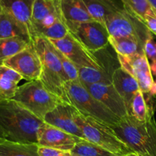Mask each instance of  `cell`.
Wrapping results in <instances>:
<instances>
[{"label": "cell", "mask_w": 156, "mask_h": 156, "mask_svg": "<svg viewBox=\"0 0 156 156\" xmlns=\"http://www.w3.org/2000/svg\"><path fill=\"white\" fill-rule=\"evenodd\" d=\"M1 63L12 68L27 82L37 80L41 77L42 65L33 41L25 49Z\"/></svg>", "instance_id": "9"}, {"label": "cell", "mask_w": 156, "mask_h": 156, "mask_svg": "<svg viewBox=\"0 0 156 156\" xmlns=\"http://www.w3.org/2000/svg\"><path fill=\"white\" fill-rule=\"evenodd\" d=\"M112 84L124 101L129 112L131 101L136 94L140 91L138 82L126 70L119 67L113 74Z\"/></svg>", "instance_id": "15"}, {"label": "cell", "mask_w": 156, "mask_h": 156, "mask_svg": "<svg viewBox=\"0 0 156 156\" xmlns=\"http://www.w3.org/2000/svg\"><path fill=\"white\" fill-rule=\"evenodd\" d=\"M12 100L19 103L42 120L49 112L61 101H63L50 92L39 79L18 86Z\"/></svg>", "instance_id": "6"}, {"label": "cell", "mask_w": 156, "mask_h": 156, "mask_svg": "<svg viewBox=\"0 0 156 156\" xmlns=\"http://www.w3.org/2000/svg\"><path fill=\"white\" fill-rule=\"evenodd\" d=\"M15 37L29 38L32 41L27 29L12 15L3 10L0 15V39Z\"/></svg>", "instance_id": "18"}, {"label": "cell", "mask_w": 156, "mask_h": 156, "mask_svg": "<svg viewBox=\"0 0 156 156\" xmlns=\"http://www.w3.org/2000/svg\"><path fill=\"white\" fill-rule=\"evenodd\" d=\"M0 139H3V140H7V136H6V134L5 133V132L3 131V129H2L1 126H0Z\"/></svg>", "instance_id": "36"}, {"label": "cell", "mask_w": 156, "mask_h": 156, "mask_svg": "<svg viewBox=\"0 0 156 156\" xmlns=\"http://www.w3.org/2000/svg\"><path fill=\"white\" fill-rule=\"evenodd\" d=\"M38 154L40 156H69L70 152L59 150V149H51V148L38 147Z\"/></svg>", "instance_id": "31"}, {"label": "cell", "mask_w": 156, "mask_h": 156, "mask_svg": "<svg viewBox=\"0 0 156 156\" xmlns=\"http://www.w3.org/2000/svg\"><path fill=\"white\" fill-rule=\"evenodd\" d=\"M109 44L117 55L131 56L144 53V47L136 41L129 37L110 36Z\"/></svg>", "instance_id": "20"}, {"label": "cell", "mask_w": 156, "mask_h": 156, "mask_svg": "<svg viewBox=\"0 0 156 156\" xmlns=\"http://www.w3.org/2000/svg\"><path fill=\"white\" fill-rule=\"evenodd\" d=\"M105 24L110 36L129 37L136 40L143 47L152 34L149 31L144 21L123 7L108 17Z\"/></svg>", "instance_id": "7"}, {"label": "cell", "mask_w": 156, "mask_h": 156, "mask_svg": "<svg viewBox=\"0 0 156 156\" xmlns=\"http://www.w3.org/2000/svg\"><path fill=\"white\" fill-rule=\"evenodd\" d=\"M2 11H3L2 7L1 4H0V15H1V14H2Z\"/></svg>", "instance_id": "39"}, {"label": "cell", "mask_w": 156, "mask_h": 156, "mask_svg": "<svg viewBox=\"0 0 156 156\" xmlns=\"http://www.w3.org/2000/svg\"><path fill=\"white\" fill-rule=\"evenodd\" d=\"M132 152L140 156H156V122L154 114L146 121L126 115L111 126Z\"/></svg>", "instance_id": "2"}, {"label": "cell", "mask_w": 156, "mask_h": 156, "mask_svg": "<svg viewBox=\"0 0 156 156\" xmlns=\"http://www.w3.org/2000/svg\"><path fill=\"white\" fill-rule=\"evenodd\" d=\"M123 7L133 13L143 20L148 15H154L156 13L152 9L148 0H120Z\"/></svg>", "instance_id": "26"}, {"label": "cell", "mask_w": 156, "mask_h": 156, "mask_svg": "<svg viewBox=\"0 0 156 156\" xmlns=\"http://www.w3.org/2000/svg\"><path fill=\"white\" fill-rule=\"evenodd\" d=\"M4 140H3V139H0V143H2V142L4 141Z\"/></svg>", "instance_id": "40"}, {"label": "cell", "mask_w": 156, "mask_h": 156, "mask_svg": "<svg viewBox=\"0 0 156 156\" xmlns=\"http://www.w3.org/2000/svg\"><path fill=\"white\" fill-rule=\"evenodd\" d=\"M125 156H140V155H138V154L135 153V152H129V153H128L127 155H126Z\"/></svg>", "instance_id": "37"}, {"label": "cell", "mask_w": 156, "mask_h": 156, "mask_svg": "<svg viewBox=\"0 0 156 156\" xmlns=\"http://www.w3.org/2000/svg\"><path fill=\"white\" fill-rule=\"evenodd\" d=\"M94 21L105 24V20L120 6L114 0H83Z\"/></svg>", "instance_id": "17"}, {"label": "cell", "mask_w": 156, "mask_h": 156, "mask_svg": "<svg viewBox=\"0 0 156 156\" xmlns=\"http://www.w3.org/2000/svg\"><path fill=\"white\" fill-rule=\"evenodd\" d=\"M69 156H76V155H73V154H71V153H70Z\"/></svg>", "instance_id": "41"}, {"label": "cell", "mask_w": 156, "mask_h": 156, "mask_svg": "<svg viewBox=\"0 0 156 156\" xmlns=\"http://www.w3.org/2000/svg\"><path fill=\"white\" fill-rule=\"evenodd\" d=\"M70 153L76 156H117L85 140H82L76 143Z\"/></svg>", "instance_id": "25"}, {"label": "cell", "mask_w": 156, "mask_h": 156, "mask_svg": "<svg viewBox=\"0 0 156 156\" xmlns=\"http://www.w3.org/2000/svg\"><path fill=\"white\" fill-rule=\"evenodd\" d=\"M0 63H1V59H0Z\"/></svg>", "instance_id": "42"}, {"label": "cell", "mask_w": 156, "mask_h": 156, "mask_svg": "<svg viewBox=\"0 0 156 156\" xmlns=\"http://www.w3.org/2000/svg\"><path fill=\"white\" fill-rule=\"evenodd\" d=\"M4 100H7V99L5 98L4 96H3L2 94L1 93H0V101H4Z\"/></svg>", "instance_id": "38"}, {"label": "cell", "mask_w": 156, "mask_h": 156, "mask_svg": "<svg viewBox=\"0 0 156 156\" xmlns=\"http://www.w3.org/2000/svg\"><path fill=\"white\" fill-rule=\"evenodd\" d=\"M149 94H150V95H156V81L154 82L153 85H152Z\"/></svg>", "instance_id": "33"}, {"label": "cell", "mask_w": 156, "mask_h": 156, "mask_svg": "<svg viewBox=\"0 0 156 156\" xmlns=\"http://www.w3.org/2000/svg\"><path fill=\"white\" fill-rule=\"evenodd\" d=\"M18 84L11 82V81L0 79V93L7 100L13 98L18 90Z\"/></svg>", "instance_id": "28"}, {"label": "cell", "mask_w": 156, "mask_h": 156, "mask_svg": "<svg viewBox=\"0 0 156 156\" xmlns=\"http://www.w3.org/2000/svg\"><path fill=\"white\" fill-rule=\"evenodd\" d=\"M129 114L140 121H146L154 114L153 109L147 105L144 98V94L142 92L141 90L136 94L131 101Z\"/></svg>", "instance_id": "24"}, {"label": "cell", "mask_w": 156, "mask_h": 156, "mask_svg": "<svg viewBox=\"0 0 156 156\" xmlns=\"http://www.w3.org/2000/svg\"><path fill=\"white\" fill-rule=\"evenodd\" d=\"M34 2V0H0L3 10L12 15L27 29L32 41L31 14Z\"/></svg>", "instance_id": "14"}, {"label": "cell", "mask_w": 156, "mask_h": 156, "mask_svg": "<svg viewBox=\"0 0 156 156\" xmlns=\"http://www.w3.org/2000/svg\"><path fill=\"white\" fill-rule=\"evenodd\" d=\"M78 111L71 104L61 101L54 109L45 116L44 121L76 137L85 140L83 133L75 121Z\"/></svg>", "instance_id": "11"}, {"label": "cell", "mask_w": 156, "mask_h": 156, "mask_svg": "<svg viewBox=\"0 0 156 156\" xmlns=\"http://www.w3.org/2000/svg\"><path fill=\"white\" fill-rule=\"evenodd\" d=\"M69 33V32L68 27L63 18H59L50 27L40 30L39 31L37 32L34 37H44L48 40H59L65 37Z\"/></svg>", "instance_id": "27"}, {"label": "cell", "mask_w": 156, "mask_h": 156, "mask_svg": "<svg viewBox=\"0 0 156 156\" xmlns=\"http://www.w3.org/2000/svg\"><path fill=\"white\" fill-rule=\"evenodd\" d=\"M33 43L42 65L39 80L50 92L69 103L65 90V85L68 79L55 52L54 46L44 37H36Z\"/></svg>", "instance_id": "3"}, {"label": "cell", "mask_w": 156, "mask_h": 156, "mask_svg": "<svg viewBox=\"0 0 156 156\" xmlns=\"http://www.w3.org/2000/svg\"><path fill=\"white\" fill-rule=\"evenodd\" d=\"M148 2H149L150 5L152 6V9L154 10V12L156 13V0H148Z\"/></svg>", "instance_id": "35"}, {"label": "cell", "mask_w": 156, "mask_h": 156, "mask_svg": "<svg viewBox=\"0 0 156 156\" xmlns=\"http://www.w3.org/2000/svg\"><path fill=\"white\" fill-rule=\"evenodd\" d=\"M65 90L69 103L82 115L95 119L111 127L120 120V117L98 101L79 81L66 82Z\"/></svg>", "instance_id": "4"}, {"label": "cell", "mask_w": 156, "mask_h": 156, "mask_svg": "<svg viewBox=\"0 0 156 156\" xmlns=\"http://www.w3.org/2000/svg\"><path fill=\"white\" fill-rule=\"evenodd\" d=\"M144 23L149 31L156 36V15L146 16L144 19Z\"/></svg>", "instance_id": "32"}, {"label": "cell", "mask_w": 156, "mask_h": 156, "mask_svg": "<svg viewBox=\"0 0 156 156\" xmlns=\"http://www.w3.org/2000/svg\"><path fill=\"white\" fill-rule=\"evenodd\" d=\"M38 144H26L4 140L0 143V156H40Z\"/></svg>", "instance_id": "21"}, {"label": "cell", "mask_w": 156, "mask_h": 156, "mask_svg": "<svg viewBox=\"0 0 156 156\" xmlns=\"http://www.w3.org/2000/svg\"><path fill=\"white\" fill-rule=\"evenodd\" d=\"M59 8L65 23L94 21L83 0H59Z\"/></svg>", "instance_id": "16"}, {"label": "cell", "mask_w": 156, "mask_h": 156, "mask_svg": "<svg viewBox=\"0 0 156 156\" xmlns=\"http://www.w3.org/2000/svg\"><path fill=\"white\" fill-rule=\"evenodd\" d=\"M150 66L152 75L156 76V62H152V64H150Z\"/></svg>", "instance_id": "34"}, {"label": "cell", "mask_w": 156, "mask_h": 156, "mask_svg": "<svg viewBox=\"0 0 156 156\" xmlns=\"http://www.w3.org/2000/svg\"><path fill=\"white\" fill-rule=\"evenodd\" d=\"M69 32L91 53L109 45L110 34L106 26L97 21L80 23H66Z\"/></svg>", "instance_id": "8"}, {"label": "cell", "mask_w": 156, "mask_h": 156, "mask_svg": "<svg viewBox=\"0 0 156 156\" xmlns=\"http://www.w3.org/2000/svg\"><path fill=\"white\" fill-rule=\"evenodd\" d=\"M121 156H125V155H121Z\"/></svg>", "instance_id": "43"}, {"label": "cell", "mask_w": 156, "mask_h": 156, "mask_svg": "<svg viewBox=\"0 0 156 156\" xmlns=\"http://www.w3.org/2000/svg\"><path fill=\"white\" fill-rule=\"evenodd\" d=\"M144 51L149 61H151L152 63L156 62V42L154 41L153 37L146 41Z\"/></svg>", "instance_id": "30"}, {"label": "cell", "mask_w": 156, "mask_h": 156, "mask_svg": "<svg viewBox=\"0 0 156 156\" xmlns=\"http://www.w3.org/2000/svg\"><path fill=\"white\" fill-rule=\"evenodd\" d=\"M0 79L11 81L18 85L23 78L12 68L0 63Z\"/></svg>", "instance_id": "29"}, {"label": "cell", "mask_w": 156, "mask_h": 156, "mask_svg": "<svg viewBox=\"0 0 156 156\" xmlns=\"http://www.w3.org/2000/svg\"><path fill=\"white\" fill-rule=\"evenodd\" d=\"M78 71L79 80L84 87L97 83H112V76L114 73L111 69H98L87 67L78 68Z\"/></svg>", "instance_id": "19"}, {"label": "cell", "mask_w": 156, "mask_h": 156, "mask_svg": "<svg viewBox=\"0 0 156 156\" xmlns=\"http://www.w3.org/2000/svg\"><path fill=\"white\" fill-rule=\"evenodd\" d=\"M60 12L59 0H34L32 7L31 27L50 15Z\"/></svg>", "instance_id": "22"}, {"label": "cell", "mask_w": 156, "mask_h": 156, "mask_svg": "<svg viewBox=\"0 0 156 156\" xmlns=\"http://www.w3.org/2000/svg\"><path fill=\"white\" fill-rule=\"evenodd\" d=\"M82 140L45 122L37 132L38 146L66 152H71L76 143Z\"/></svg>", "instance_id": "12"}, {"label": "cell", "mask_w": 156, "mask_h": 156, "mask_svg": "<svg viewBox=\"0 0 156 156\" xmlns=\"http://www.w3.org/2000/svg\"><path fill=\"white\" fill-rule=\"evenodd\" d=\"M75 121L83 133L85 140L101 146L117 156L126 155L132 151L123 143L111 126L78 111Z\"/></svg>", "instance_id": "5"}, {"label": "cell", "mask_w": 156, "mask_h": 156, "mask_svg": "<svg viewBox=\"0 0 156 156\" xmlns=\"http://www.w3.org/2000/svg\"><path fill=\"white\" fill-rule=\"evenodd\" d=\"M32 41L29 38L15 37L0 39V59L1 62L8 58L12 57L30 44Z\"/></svg>", "instance_id": "23"}, {"label": "cell", "mask_w": 156, "mask_h": 156, "mask_svg": "<svg viewBox=\"0 0 156 156\" xmlns=\"http://www.w3.org/2000/svg\"><path fill=\"white\" fill-rule=\"evenodd\" d=\"M117 56L120 67L138 82L142 92L143 94L149 93L154 79L150 63L145 52L131 56H123L117 54Z\"/></svg>", "instance_id": "10"}, {"label": "cell", "mask_w": 156, "mask_h": 156, "mask_svg": "<svg viewBox=\"0 0 156 156\" xmlns=\"http://www.w3.org/2000/svg\"><path fill=\"white\" fill-rule=\"evenodd\" d=\"M107 108L120 119L129 114L127 107L112 83H97L85 87Z\"/></svg>", "instance_id": "13"}, {"label": "cell", "mask_w": 156, "mask_h": 156, "mask_svg": "<svg viewBox=\"0 0 156 156\" xmlns=\"http://www.w3.org/2000/svg\"><path fill=\"white\" fill-rule=\"evenodd\" d=\"M44 123L12 99L0 101V126L7 140L26 144H37V132Z\"/></svg>", "instance_id": "1"}]
</instances>
